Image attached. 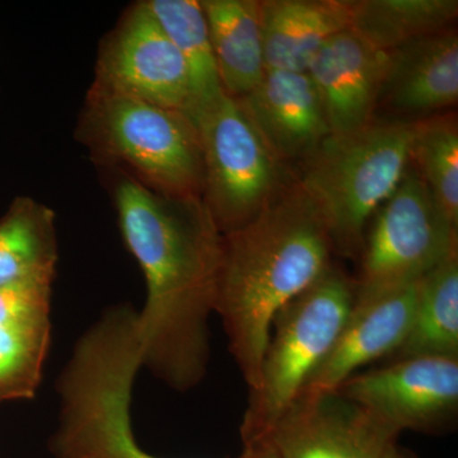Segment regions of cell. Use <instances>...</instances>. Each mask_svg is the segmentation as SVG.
I'll return each instance as SVG.
<instances>
[{
    "mask_svg": "<svg viewBox=\"0 0 458 458\" xmlns=\"http://www.w3.org/2000/svg\"><path fill=\"white\" fill-rule=\"evenodd\" d=\"M222 89L242 98L267 72L258 0H200Z\"/></svg>",
    "mask_w": 458,
    "mask_h": 458,
    "instance_id": "cell-17",
    "label": "cell"
},
{
    "mask_svg": "<svg viewBox=\"0 0 458 458\" xmlns=\"http://www.w3.org/2000/svg\"><path fill=\"white\" fill-rule=\"evenodd\" d=\"M355 285L331 267L273 319L260 378L249 401L240 434L243 445L262 438L302 393L351 315Z\"/></svg>",
    "mask_w": 458,
    "mask_h": 458,
    "instance_id": "cell-6",
    "label": "cell"
},
{
    "mask_svg": "<svg viewBox=\"0 0 458 458\" xmlns=\"http://www.w3.org/2000/svg\"><path fill=\"white\" fill-rule=\"evenodd\" d=\"M412 128L414 122L372 123L330 134L303 162L295 182L318 208L340 254L360 251L370 218L400 185L411 162Z\"/></svg>",
    "mask_w": 458,
    "mask_h": 458,
    "instance_id": "cell-5",
    "label": "cell"
},
{
    "mask_svg": "<svg viewBox=\"0 0 458 458\" xmlns=\"http://www.w3.org/2000/svg\"><path fill=\"white\" fill-rule=\"evenodd\" d=\"M333 251L321 214L297 182L245 225L223 234L214 312L249 391L259 384L276 313L331 269Z\"/></svg>",
    "mask_w": 458,
    "mask_h": 458,
    "instance_id": "cell-2",
    "label": "cell"
},
{
    "mask_svg": "<svg viewBox=\"0 0 458 458\" xmlns=\"http://www.w3.org/2000/svg\"><path fill=\"white\" fill-rule=\"evenodd\" d=\"M146 3L188 65L192 102L185 114L190 116L225 93L203 5L200 0H146Z\"/></svg>",
    "mask_w": 458,
    "mask_h": 458,
    "instance_id": "cell-21",
    "label": "cell"
},
{
    "mask_svg": "<svg viewBox=\"0 0 458 458\" xmlns=\"http://www.w3.org/2000/svg\"><path fill=\"white\" fill-rule=\"evenodd\" d=\"M92 86L183 114L192 102L188 65L146 0L126 9L105 36Z\"/></svg>",
    "mask_w": 458,
    "mask_h": 458,
    "instance_id": "cell-10",
    "label": "cell"
},
{
    "mask_svg": "<svg viewBox=\"0 0 458 458\" xmlns=\"http://www.w3.org/2000/svg\"><path fill=\"white\" fill-rule=\"evenodd\" d=\"M237 101L280 162L303 164L330 135L321 99L306 72L267 69L258 87Z\"/></svg>",
    "mask_w": 458,
    "mask_h": 458,
    "instance_id": "cell-13",
    "label": "cell"
},
{
    "mask_svg": "<svg viewBox=\"0 0 458 458\" xmlns=\"http://www.w3.org/2000/svg\"><path fill=\"white\" fill-rule=\"evenodd\" d=\"M75 138L102 170L164 197L203 199L200 137L181 111L90 86Z\"/></svg>",
    "mask_w": 458,
    "mask_h": 458,
    "instance_id": "cell-4",
    "label": "cell"
},
{
    "mask_svg": "<svg viewBox=\"0 0 458 458\" xmlns=\"http://www.w3.org/2000/svg\"><path fill=\"white\" fill-rule=\"evenodd\" d=\"M56 262L55 213L35 199H14L0 218V288L54 283Z\"/></svg>",
    "mask_w": 458,
    "mask_h": 458,
    "instance_id": "cell-18",
    "label": "cell"
},
{
    "mask_svg": "<svg viewBox=\"0 0 458 458\" xmlns=\"http://www.w3.org/2000/svg\"><path fill=\"white\" fill-rule=\"evenodd\" d=\"M457 234L458 228L409 165L394 194L375 213L364 238L354 303L417 284L458 250Z\"/></svg>",
    "mask_w": 458,
    "mask_h": 458,
    "instance_id": "cell-7",
    "label": "cell"
},
{
    "mask_svg": "<svg viewBox=\"0 0 458 458\" xmlns=\"http://www.w3.org/2000/svg\"><path fill=\"white\" fill-rule=\"evenodd\" d=\"M457 0H352L351 26L377 49L393 51L454 26Z\"/></svg>",
    "mask_w": 458,
    "mask_h": 458,
    "instance_id": "cell-20",
    "label": "cell"
},
{
    "mask_svg": "<svg viewBox=\"0 0 458 458\" xmlns=\"http://www.w3.org/2000/svg\"><path fill=\"white\" fill-rule=\"evenodd\" d=\"M458 358V250L418 283L405 342L390 360Z\"/></svg>",
    "mask_w": 458,
    "mask_h": 458,
    "instance_id": "cell-19",
    "label": "cell"
},
{
    "mask_svg": "<svg viewBox=\"0 0 458 458\" xmlns=\"http://www.w3.org/2000/svg\"><path fill=\"white\" fill-rule=\"evenodd\" d=\"M237 458H276L264 442H251L243 445L242 454Z\"/></svg>",
    "mask_w": 458,
    "mask_h": 458,
    "instance_id": "cell-25",
    "label": "cell"
},
{
    "mask_svg": "<svg viewBox=\"0 0 458 458\" xmlns=\"http://www.w3.org/2000/svg\"><path fill=\"white\" fill-rule=\"evenodd\" d=\"M258 441L276 458H382L396 438L351 401L327 393L301 394Z\"/></svg>",
    "mask_w": 458,
    "mask_h": 458,
    "instance_id": "cell-11",
    "label": "cell"
},
{
    "mask_svg": "<svg viewBox=\"0 0 458 458\" xmlns=\"http://www.w3.org/2000/svg\"><path fill=\"white\" fill-rule=\"evenodd\" d=\"M382 458H412L408 456L403 450L397 447L396 442L393 443L387 450L385 451Z\"/></svg>",
    "mask_w": 458,
    "mask_h": 458,
    "instance_id": "cell-26",
    "label": "cell"
},
{
    "mask_svg": "<svg viewBox=\"0 0 458 458\" xmlns=\"http://www.w3.org/2000/svg\"><path fill=\"white\" fill-rule=\"evenodd\" d=\"M344 399L397 437L442 432L458 414V358L414 357L358 372L337 387Z\"/></svg>",
    "mask_w": 458,
    "mask_h": 458,
    "instance_id": "cell-9",
    "label": "cell"
},
{
    "mask_svg": "<svg viewBox=\"0 0 458 458\" xmlns=\"http://www.w3.org/2000/svg\"><path fill=\"white\" fill-rule=\"evenodd\" d=\"M352 0H262L267 69L307 72L322 45L351 26Z\"/></svg>",
    "mask_w": 458,
    "mask_h": 458,
    "instance_id": "cell-16",
    "label": "cell"
},
{
    "mask_svg": "<svg viewBox=\"0 0 458 458\" xmlns=\"http://www.w3.org/2000/svg\"><path fill=\"white\" fill-rule=\"evenodd\" d=\"M410 161L452 225L458 228V129L452 116L414 122Z\"/></svg>",
    "mask_w": 458,
    "mask_h": 458,
    "instance_id": "cell-22",
    "label": "cell"
},
{
    "mask_svg": "<svg viewBox=\"0 0 458 458\" xmlns=\"http://www.w3.org/2000/svg\"><path fill=\"white\" fill-rule=\"evenodd\" d=\"M102 171L123 242L146 280L138 312L143 366L183 393L203 381L209 364L222 232L203 199L164 197L122 171Z\"/></svg>",
    "mask_w": 458,
    "mask_h": 458,
    "instance_id": "cell-1",
    "label": "cell"
},
{
    "mask_svg": "<svg viewBox=\"0 0 458 458\" xmlns=\"http://www.w3.org/2000/svg\"><path fill=\"white\" fill-rule=\"evenodd\" d=\"M417 284L369 302L354 303L327 358L301 394H327L357 375L367 364L399 351L411 325Z\"/></svg>",
    "mask_w": 458,
    "mask_h": 458,
    "instance_id": "cell-14",
    "label": "cell"
},
{
    "mask_svg": "<svg viewBox=\"0 0 458 458\" xmlns=\"http://www.w3.org/2000/svg\"><path fill=\"white\" fill-rule=\"evenodd\" d=\"M203 150V201L222 234L255 218L285 188L282 162L227 93L188 116Z\"/></svg>",
    "mask_w": 458,
    "mask_h": 458,
    "instance_id": "cell-8",
    "label": "cell"
},
{
    "mask_svg": "<svg viewBox=\"0 0 458 458\" xmlns=\"http://www.w3.org/2000/svg\"><path fill=\"white\" fill-rule=\"evenodd\" d=\"M50 318L0 327V403L32 399L50 344Z\"/></svg>",
    "mask_w": 458,
    "mask_h": 458,
    "instance_id": "cell-23",
    "label": "cell"
},
{
    "mask_svg": "<svg viewBox=\"0 0 458 458\" xmlns=\"http://www.w3.org/2000/svg\"><path fill=\"white\" fill-rule=\"evenodd\" d=\"M458 99V38L454 27L388 51L379 105L401 114L442 110Z\"/></svg>",
    "mask_w": 458,
    "mask_h": 458,
    "instance_id": "cell-15",
    "label": "cell"
},
{
    "mask_svg": "<svg viewBox=\"0 0 458 458\" xmlns=\"http://www.w3.org/2000/svg\"><path fill=\"white\" fill-rule=\"evenodd\" d=\"M141 366L140 316L129 306L113 307L81 337L60 376L55 458H161L132 433V386Z\"/></svg>",
    "mask_w": 458,
    "mask_h": 458,
    "instance_id": "cell-3",
    "label": "cell"
},
{
    "mask_svg": "<svg viewBox=\"0 0 458 458\" xmlns=\"http://www.w3.org/2000/svg\"><path fill=\"white\" fill-rule=\"evenodd\" d=\"M53 283L29 282L0 288V327L50 318Z\"/></svg>",
    "mask_w": 458,
    "mask_h": 458,
    "instance_id": "cell-24",
    "label": "cell"
},
{
    "mask_svg": "<svg viewBox=\"0 0 458 458\" xmlns=\"http://www.w3.org/2000/svg\"><path fill=\"white\" fill-rule=\"evenodd\" d=\"M387 62L388 51L372 47L352 29L322 45L306 73L321 99L330 134H349L373 123Z\"/></svg>",
    "mask_w": 458,
    "mask_h": 458,
    "instance_id": "cell-12",
    "label": "cell"
}]
</instances>
